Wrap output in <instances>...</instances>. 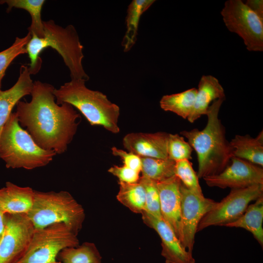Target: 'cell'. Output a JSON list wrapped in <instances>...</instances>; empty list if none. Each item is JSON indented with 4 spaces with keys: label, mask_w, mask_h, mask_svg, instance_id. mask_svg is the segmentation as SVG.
Instances as JSON below:
<instances>
[{
    "label": "cell",
    "mask_w": 263,
    "mask_h": 263,
    "mask_svg": "<svg viewBox=\"0 0 263 263\" xmlns=\"http://www.w3.org/2000/svg\"><path fill=\"white\" fill-rule=\"evenodd\" d=\"M39 147L12 113L0 135V158L7 168L33 169L47 165L56 155Z\"/></svg>",
    "instance_id": "5"
},
{
    "label": "cell",
    "mask_w": 263,
    "mask_h": 263,
    "mask_svg": "<svg viewBox=\"0 0 263 263\" xmlns=\"http://www.w3.org/2000/svg\"><path fill=\"white\" fill-rule=\"evenodd\" d=\"M34 191L29 187L7 182L0 188V208L5 214H27L33 204Z\"/></svg>",
    "instance_id": "17"
},
{
    "label": "cell",
    "mask_w": 263,
    "mask_h": 263,
    "mask_svg": "<svg viewBox=\"0 0 263 263\" xmlns=\"http://www.w3.org/2000/svg\"><path fill=\"white\" fill-rule=\"evenodd\" d=\"M203 179L210 187L245 188L263 185V169L262 167L233 156L230 163L222 172Z\"/></svg>",
    "instance_id": "12"
},
{
    "label": "cell",
    "mask_w": 263,
    "mask_h": 263,
    "mask_svg": "<svg viewBox=\"0 0 263 263\" xmlns=\"http://www.w3.org/2000/svg\"><path fill=\"white\" fill-rule=\"evenodd\" d=\"M139 181L145 191V206L143 211L154 217L162 219L157 182L143 176L140 177Z\"/></svg>",
    "instance_id": "29"
},
{
    "label": "cell",
    "mask_w": 263,
    "mask_h": 263,
    "mask_svg": "<svg viewBox=\"0 0 263 263\" xmlns=\"http://www.w3.org/2000/svg\"><path fill=\"white\" fill-rule=\"evenodd\" d=\"M86 80L71 79L54 94L57 104L68 103L79 111L91 125H99L113 133L120 132V108L101 92L87 88Z\"/></svg>",
    "instance_id": "4"
},
{
    "label": "cell",
    "mask_w": 263,
    "mask_h": 263,
    "mask_svg": "<svg viewBox=\"0 0 263 263\" xmlns=\"http://www.w3.org/2000/svg\"><path fill=\"white\" fill-rule=\"evenodd\" d=\"M225 99L213 101L206 115L207 122L202 130L182 131L180 134L197 153L198 178L216 175L222 172L233 157V149L226 138L225 129L219 118L220 108Z\"/></svg>",
    "instance_id": "2"
},
{
    "label": "cell",
    "mask_w": 263,
    "mask_h": 263,
    "mask_svg": "<svg viewBox=\"0 0 263 263\" xmlns=\"http://www.w3.org/2000/svg\"><path fill=\"white\" fill-rule=\"evenodd\" d=\"M31 75L28 66L22 65L15 84L8 90L0 89V135L14 107L21 98L31 94L34 82Z\"/></svg>",
    "instance_id": "16"
},
{
    "label": "cell",
    "mask_w": 263,
    "mask_h": 263,
    "mask_svg": "<svg viewBox=\"0 0 263 263\" xmlns=\"http://www.w3.org/2000/svg\"><path fill=\"white\" fill-rule=\"evenodd\" d=\"M144 223L153 229L161 240V255L166 263H195L192 254L183 246L174 232L161 218L154 217L145 212L141 213Z\"/></svg>",
    "instance_id": "13"
},
{
    "label": "cell",
    "mask_w": 263,
    "mask_h": 263,
    "mask_svg": "<svg viewBox=\"0 0 263 263\" xmlns=\"http://www.w3.org/2000/svg\"><path fill=\"white\" fill-rule=\"evenodd\" d=\"M221 14L227 29L241 37L249 51H263V19L241 0H228Z\"/></svg>",
    "instance_id": "8"
},
{
    "label": "cell",
    "mask_w": 263,
    "mask_h": 263,
    "mask_svg": "<svg viewBox=\"0 0 263 263\" xmlns=\"http://www.w3.org/2000/svg\"><path fill=\"white\" fill-rule=\"evenodd\" d=\"M44 36L39 38L35 35L26 45V49L30 60L28 66L31 75L37 74L42 64L39 54L42 51L51 47L62 57L69 70L71 79H81L86 81L89 76L82 65L83 46L75 27L68 25L63 28L53 20L43 21Z\"/></svg>",
    "instance_id": "3"
},
{
    "label": "cell",
    "mask_w": 263,
    "mask_h": 263,
    "mask_svg": "<svg viewBox=\"0 0 263 263\" xmlns=\"http://www.w3.org/2000/svg\"><path fill=\"white\" fill-rule=\"evenodd\" d=\"M57 257L62 263H102V258L95 245L85 242L75 247L62 250Z\"/></svg>",
    "instance_id": "25"
},
{
    "label": "cell",
    "mask_w": 263,
    "mask_h": 263,
    "mask_svg": "<svg viewBox=\"0 0 263 263\" xmlns=\"http://www.w3.org/2000/svg\"><path fill=\"white\" fill-rule=\"evenodd\" d=\"M113 155L120 157L123 165L140 173L142 169L141 157L131 152H127L123 150L113 147L111 149Z\"/></svg>",
    "instance_id": "31"
},
{
    "label": "cell",
    "mask_w": 263,
    "mask_h": 263,
    "mask_svg": "<svg viewBox=\"0 0 263 263\" xmlns=\"http://www.w3.org/2000/svg\"><path fill=\"white\" fill-rule=\"evenodd\" d=\"M118 184L117 200L133 212L141 214L145 209V191L141 182Z\"/></svg>",
    "instance_id": "24"
},
{
    "label": "cell",
    "mask_w": 263,
    "mask_h": 263,
    "mask_svg": "<svg viewBox=\"0 0 263 263\" xmlns=\"http://www.w3.org/2000/svg\"><path fill=\"white\" fill-rule=\"evenodd\" d=\"M155 1L133 0L129 5L126 17V30L121 43L124 52L130 51L135 44L141 17Z\"/></svg>",
    "instance_id": "21"
},
{
    "label": "cell",
    "mask_w": 263,
    "mask_h": 263,
    "mask_svg": "<svg viewBox=\"0 0 263 263\" xmlns=\"http://www.w3.org/2000/svg\"><path fill=\"white\" fill-rule=\"evenodd\" d=\"M108 171L116 177L119 182L134 183L138 182L140 179V173L124 166L114 165Z\"/></svg>",
    "instance_id": "32"
},
{
    "label": "cell",
    "mask_w": 263,
    "mask_h": 263,
    "mask_svg": "<svg viewBox=\"0 0 263 263\" xmlns=\"http://www.w3.org/2000/svg\"><path fill=\"white\" fill-rule=\"evenodd\" d=\"M263 195V185L231 189L229 194L202 219L197 232L211 226H225L240 217L250 203Z\"/></svg>",
    "instance_id": "9"
},
{
    "label": "cell",
    "mask_w": 263,
    "mask_h": 263,
    "mask_svg": "<svg viewBox=\"0 0 263 263\" xmlns=\"http://www.w3.org/2000/svg\"><path fill=\"white\" fill-rule=\"evenodd\" d=\"M244 3L260 18L263 19V0H247Z\"/></svg>",
    "instance_id": "33"
},
{
    "label": "cell",
    "mask_w": 263,
    "mask_h": 263,
    "mask_svg": "<svg viewBox=\"0 0 263 263\" xmlns=\"http://www.w3.org/2000/svg\"><path fill=\"white\" fill-rule=\"evenodd\" d=\"M78 245L77 235L64 224L35 229L27 249L15 263H51L63 249Z\"/></svg>",
    "instance_id": "7"
},
{
    "label": "cell",
    "mask_w": 263,
    "mask_h": 263,
    "mask_svg": "<svg viewBox=\"0 0 263 263\" xmlns=\"http://www.w3.org/2000/svg\"><path fill=\"white\" fill-rule=\"evenodd\" d=\"M233 156L263 166V132L253 138L248 134L236 135L230 141Z\"/></svg>",
    "instance_id": "19"
},
{
    "label": "cell",
    "mask_w": 263,
    "mask_h": 263,
    "mask_svg": "<svg viewBox=\"0 0 263 263\" xmlns=\"http://www.w3.org/2000/svg\"><path fill=\"white\" fill-rule=\"evenodd\" d=\"M225 99L223 87L218 79L211 75H203L198 84V89L192 112L187 120L193 123L203 115H206L209 104L217 99Z\"/></svg>",
    "instance_id": "18"
},
{
    "label": "cell",
    "mask_w": 263,
    "mask_h": 263,
    "mask_svg": "<svg viewBox=\"0 0 263 263\" xmlns=\"http://www.w3.org/2000/svg\"><path fill=\"white\" fill-rule=\"evenodd\" d=\"M263 195L249 205L243 214L225 226L244 228L250 232L263 246Z\"/></svg>",
    "instance_id": "20"
},
{
    "label": "cell",
    "mask_w": 263,
    "mask_h": 263,
    "mask_svg": "<svg viewBox=\"0 0 263 263\" xmlns=\"http://www.w3.org/2000/svg\"><path fill=\"white\" fill-rule=\"evenodd\" d=\"M61 263V262H56V261L53 262H52V263Z\"/></svg>",
    "instance_id": "35"
},
{
    "label": "cell",
    "mask_w": 263,
    "mask_h": 263,
    "mask_svg": "<svg viewBox=\"0 0 263 263\" xmlns=\"http://www.w3.org/2000/svg\"><path fill=\"white\" fill-rule=\"evenodd\" d=\"M181 203L179 240L185 248L192 254L198 225L203 217L216 204L203 194L194 192L181 186Z\"/></svg>",
    "instance_id": "11"
},
{
    "label": "cell",
    "mask_w": 263,
    "mask_h": 263,
    "mask_svg": "<svg viewBox=\"0 0 263 263\" xmlns=\"http://www.w3.org/2000/svg\"><path fill=\"white\" fill-rule=\"evenodd\" d=\"M197 92L195 88L185 91L163 95L160 100L161 108L166 112H172L187 119L193 108Z\"/></svg>",
    "instance_id": "22"
},
{
    "label": "cell",
    "mask_w": 263,
    "mask_h": 263,
    "mask_svg": "<svg viewBox=\"0 0 263 263\" xmlns=\"http://www.w3.org/2000/svg\"><path fill=\"white\" fill-rule=\"evenodd\" d=\"M55 89L49 83L35 81L31 101L19 100L15 113L21 127L39 147L61 154L73 140L81 117L71 105L56 103Z\"/></svg>",
    "instance_id": "1"
},
{
    "label": "cell",
    "mask_w": 263,
    "mask_h": 263,
    "mask_svg": "<svg viewBox=\"0 0 263 263\" xmlns=\"http://www.w3.org/2000/svg\"><path fill=\"white\" fill-rule=\"evenodd\" d=\"M181 184L180 179L175 175L157 182L162 219L178 239L180 235Z\"/></svg>",
    "instance_id": "14"
},
{
    "label": "cell",
    "mask_w": 263,
    "mask_h": 263,
    "mask_svg": "<svg viewBox=\"0 0 263 263\" xmlns=\"http://www.w3.org/2000/svg\"><path fill=\"white\" fill-rule=\"evenodd\" d=\"M35 229L62 223L77 235L85 218L82 206L68 191H34L32 208L27 214Z\"/></svg>",
    "instance_id": "6"
},
{
    "label": "cell",
    "mask_w": 263,
    "mask_h": 263,
    "mask_svg": "<svg viewBox=\"0 0 263 263\" xmlns=\"http://www.w3.org/2000/svg\"><path fill=\"white\" fill-rule=\"evenodd\" d=\"M35 228L27 214H5L0 237V263H15L27 249Z\"/></svg>",
    "instance_id": "10"
},
{
    "label": "cell",
    "mask_w": 263,
    "mask_h": 263,
    "mask_svg": "<svg viewBox=\"0 0 263 263\" xmlns=\"http://www.w3.org/2000/svg\"><path fill=\"white\" fill-rule=\"evenodd\" d=\"M31 38V34L29 32L22 38L16 37L10 47L0 52V89L7 68L17 56L27 53L26 46Z\"/></svg>",
    "instance_id": "27"
},
{
    "label": "cell",
    "mask_w": 263,
    "mask_h": 263,
    "mask_svg": "<svg viewBox=\"0 0 263 263\" xmlns=\"http://www.w3.org/2000/svg\"><path fill=\"white\" fill-rule=\"evenodd\" d=\"M193 149L184 137L178 134L169 133L167 151L168 158L177 162L192 159Z\"/></svg>",
    "instance_id": "30"
},
{
    "label": "cell",
    "mask_w": 263,
    "mask_h": 263,
    "mask_svg": "<svg viewBox=\"0 0 263 263\" xmlns=\"http://www.w3.org/2000/svg\"><path fill=\"white\" fill-rule=\"evenodd\" d=\"M169 133L132 132L123 139L124 147L141 157L168 158L167 145Z\"/></svg>",
    "instance_id": "15"
},
{
    "label": "cell",
    "mask_w": 263,
    "mask_h": 263,
    "mask_svg": "<svg viewBox=\"0 0 263 263\" xmlns=\"http://www.w3.org/2000/svg\"><path fill=\"white\" fill-rule=\"evenodd\" d=\"M5 226V213L0 208V237L2 235Z\"/></svg>",
    "instance_id": "34"
},
{
    "label": "cell",
    "mask_w": 263,
    "mask_h": 263,
    "mask_svg": "<svg viewBox=\"0 0 263 263\" xmlns=\"http://www.w3.org/2000/svg\"><path fill=\"white\" fill-rule=\"evenodd\" d=\"M44 0H3L0 4L7 5V12L13 8L22 9L27 11L31 17V23L28 28L29 32L39 38L44 36L43 21L41 19V11Z\"/></svg>",
    "instance_id": "23"
},
{
    "label": "cell",
    "mask_w": 263,
    "mask_h": 263,
    "mask_svg": "<svg viewBox=\"0 0 263 263\" xmlns=\"http://www.w3.org/2000/svg\"><path fill=\"white\" fill-rule=\"evenodd\" d=\"M174 174L188 189L199 194H203L196 172L188 160L175 162Z\"/></svg>",
    "instance_id": "28"
},
{
    "label": "cell",
    "mask_w": 263,
    "mask_h": 263,
    "mask_svg": "<svg viewBox=\"0 0 263 263\" xmlns=\"http://www.w3.org/2000/svg\"><path fill=\"white\" fill-rule=\"evenodd\" d=\"M142 176L155 182L166 180L174 175L175 162L169 159L141 157Z\"/></svg>",
    "instance_id": "26"
}]
</instances>
